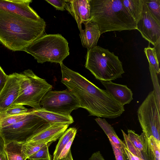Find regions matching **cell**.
<instances>
[{"label":"cell","mask_w":160,"mask_h":160,"mask_svg":"<svg viewBox=\"0 0 160 160\" xmlns=\"http://www.w3.org/2000/svg\"><path fill=\"white\" fill-rule=\"evenodd\" d=\"M61 82L78 100L80 108L86 109L89 116L114 118L124 111V106L106 90L101 89L78 72L60 64Z\"/></svg>","instance_id":"1"},{"label":"cell","mask_w":160,"mask_h":160,"mask_svg":"<svg viewBox=\"0 0 160 160\" xmlns=\"http://www.w3.org/2000/svg\"><path fill=\"white\" fill-rule=\"evenodd\" d=\"M45 22L0 10V42L13 51L24 48L43 35Z\"/></svg>","instance_id":"2"},{"label":"cell","mask_w":160,"mask_h":160,"mask_svg":"<svg viewBox=\"0 0 160 160\" xmlns=\"http://www.w3.org/2000/svg\"><path fill=\"white\" fill-rule=\"evenodd\" d=\"M90 20L98 25L101 35L108 32L136 29L137 23L122 0H90Z\"/></svg>","instance_id":"3"},{"label":"cell","mask_w":160,"mask_h":160,"mask_svg":"<svg viewBox=\"0 0 160 160\" xmlns=\"http://www.w3.org/2000/svg\"><path fill=\"white\" fill-rule=\"evenodd\" d=\"M85 66L96 79L102 82L122 78L124 72L118 57L108 49L97 45L88 50Z\"/></svg>","instance_id":"4"},{"label":"cell","mask_w":160,"mask_h":160,"mask_svg":"<svg viewBox=\"0 0 160 160\" xmlns=\"http://www.w3.org/2000/svg\"><path fill=\"white\" fill-rule=\"evenodd\" d=\"M67 40L61 34L43 35L23 49L39 63H62L69 54Z\"/></svg>","instance_id":"5"},{"label":"cell","mask_w":160,"mask_h":160,"mask_svg":"<svg viewBox=\"0 0 160 160\" xmlns=\"http://www.w3.org/2000/svg\"><path fill=\"white\" fill-rule=\"evenodd\" d=\"M22 73L25 78L21 84L18 96L12 105H28L34 109L41 108V101L45 94L52 90V85L32 70H25Z\"/></svg>","instance_id":"6"},{"label":"cell","mask_w":160,"mask_h":160,"mask_svg":"<svg viewBox=\"0 0 160 160\" xmlns=\"http://www.w3.org/2000/svg\"><path fill=\"white\" fill-rule=\"evenodd\" d=\"M47 122L29 110L21 121L9 126L0 128V135L5 144L12 141L25 142Z\"/></svg>","instance_id":"7"},{"label":"cell","mask_w":160,"mask_h":160,"mask_svg":"<svg viewBox=\"0 0 160 160\" xmlns=\"http://www.w3.org/2000/svg\"><path fill=\"white\" fill-rule=\"evenodd\" d=\"M160 108L153 91L150 92L138 110V120L148 138L153 136L160 141Z\"/></svg>","instance_id":"8"},{"label":"cell","mask_w":160,"mask_h":160,"mask_svg":"<svg viewBox=\"0 0 160 160\" xmlns=\"http://www.w3.org/2000/svg\"><path fill=\"white\" fill-rule=\"evenodd\" d=\"M40 106L47 110L65 115H70L73 110L80 108L78 100L67 88L49 91L42 99Z\"/></svg>","instance_id":"9"},{"label":"cell","mask_w":160,"mask_h":160,"mask_svg":"<svg viewBox=\"0 0 160 160\" xmlns=\"http://www.w3.org/2000/svg\"><path fill=\"white\" fill-rule=\"evenodd\" d=\"M142 37L153 46L160 40V22L152 16L144 0L141 18L137 23V29Z\"/></svg>","instance_id":"10"},{"label":"cell","mask_w":160,"mask_h":160,"mask_svg":"<svg viewBox=\"0 0 160 160\" xmlns=\"http://www.w3.org/2000/svg\"><path fill=\"white\" fill-rule=\"evenodd\" d=\"M25 78L22 73L8 75L6 82L0 92V113L5 112L17 98L20 85Z\"/></svg>","instance_id":"11"},{"label":"cell","mask_w":160,"mask_h":160,"mask_svg":"<svg viewBox=\"0 0 160 160\" xmlns=\"http://www.w3.org/2000/svg\"><path fill=\"white\" fill-rule=\"evenodd\" d=\"M32 2V0H0V10L36 21H44L30 6Z\"/></svg>","instance_id":"12"},{"label":"cell","mask_w":160,"mask_h":160,"mask_svg":"<svg viewBox=\"0 0 160 160\" xmlns=\"http://www.w3.org/2000/svg\"><path fill=\"white\" fill-rule=\"evenodd\" d=\"M69 125L47 122L25 142L47 143L59 139Z\"/></svg>","instance_id":"13"},{"label":"cell","mask_w":160,"mask_h":160,"mask_svg":"<svg viewBox=\"0 0 160 160\" xmlns=\"http://www.w3.org/2000/svg\"><path fill=\"white\" fill-rule=\"evenodd\" d=\"M90 0H66L64 8L73 17L80 31L82 23L90 19Z\"/></svg>","instance_id":"14"},{"label":"cell","mask_w":160,"mask_h":160,"mask_svg":"<svg viewBox=\"0 0 160 160\" xmlns=\"http://www.w3.org/2000/svg\"><path fill=\"white\" fill-rule=\"evenodd\" d=\"M106 91L116 101L124 106L133 100V93L126 85L117 84L111 81H101Z\"/></svg>","instance_id":"15"},{"label":"cell","mask_w":160,"mask_h":160,"mask_svg":"<svg viewBox=\"0 0 160 160\" xmlns=\"http://www.w3.org/2000/svg\"><path fill=\"white\" fill-rule=\"evenodd\" d=\"M85 28L80 31V37L82 46L89 50L97 46L100 36V32L97 24L89 20L84 23Z\"/></svg>","instance_id":"16"},{"label":"cell","mask_w":160,"mask_h":160,"mask_svg":"<svg viewBox=\"0 0 160 160\" xmlns=\"http://www.w3.org/2000/svg\"><path fill=\"white\" fill-rule=\"evenodd\" d=\"M128 138L135 147L139 151L143 160H153L148 138L142 132L139 135L135 131L128 130Z\"/></svg>","instance_id":"17"},{"label":"cell","mask_w":160,"mask_h":160,"mask_svg":"<svg viewBox=\"0 0 160 160\" xmlns=\"http://www.w3.org/2000/svg\"><path fill=\"white\" fill-rule=\"evenodd\" d=\"M32 112L49 123H58L69 125L74 122L70 115H65L47 110L42 108L31 109Z\"/></svg>","instance_id":"18"},{"label":"cell","mask_w":160,"mask_h":160,"mask_svg":"<svg viewBox=\"0 0 160 160\" xmlns=\"http://www.w3.org/2000/svg\"><path fill=\"white\" fill-rule=\"evenodd\" d=\"M95 120L103 130L108 138L110 142L119 150L122 151L126 148L123 141L118 136L113 128L105 119L97 118Z\"/></svg>","instance_id":"19"},{"label":"cell","mask_w":160,"mask_h":160,"mask_svg":"<svg viewBox=\"0 0 160 160\" xmlns=\"http://www.w3.org/2000/svg\"><path fill=\"white\" fill-rule=\"evenodd\" d=\"M23 143L12 141L5 144L8 160H26L28 159L22 149Z\"/></svg>","instance_id":"20"},{"label":"cell","mask_w":160,"mask_h":160,"mask_svg":"<svg viewBox=\"0 0 160 160\" xmlns=\"http://www.w3.org/2000/svg\"><path fill=\"white\" fill-rule=\"evenodd\" d=\"M126 9L136 23L141 16L144 0H122Z\"/></svg>","instance_id":"21"},{"label":"cell","mask_w":160,"mask_h":160,"mask_svg":"<svg viewBox=\"0 0 160 160\" xmlns=\"http://www.w3.org/2000/svg\"><path fill=\"white\" fill-rule=\"evenodd\" d=\"M77 129L75 128H70L67 129L59 138L53 152V160H59V158L62 149L69 141L75 137Z\"/></svg>","instance_id":"22"},{"label":"cell","mask_w":160,"mask_h":160,"mask_svg":"<svg viewBox=\"0 0 160 160\" xmlns=\"http://www.w3.org/2000/svg\"><path fill=\"white\" fill-rule=\"evenodd\" d=\"M144 52L150 64L154 69L157 74L160 73L159 62L154 48H151L149 45L144 49Z\"/></svg>","instance_id":"23"},{"label":"cell","mask_w":160,"mask_h":160,"mask_svg":"<svg viewBox=\"0 0 160 160\" xmlns=\"http://www.w3.org/2000/svg\"><path fill=\"white\" fill-rule=\"evenodd\" d=\"M46 143L25 142L22 145V150L28 158L36 153Z\"/></svg>","instance_id":"24"},{"label":"cell","mask_w":160,"mask_h":160,"mask_svg":"<svg viewBox=\"0 0 160 160\" xmlns=\"http://www.w3.org/2000/svg\"><path fill=\"white\" fill-rule=\"evenodd\" d=\"M153 160H160V141L157 140L153 136L148 138Z\"/></svg>","instance_id":"25"},{"label":"cell","mask_w":160,"mask_h":160,"mask_svg":"<svg viewBox=\"0 0 160 160\" xmlns=\"http://www.w3.org/2000/svg\"><path fill=\"white\" fill-rule=\"evenodd\" d=\"M152 16L160 22V0H144Z\"/></svg>","instance_id":"26"},{"label":"cell","mask_w":160,"mask_h":160,"mask_svg":"<svg viewBox=\"0 0 160 160\" xmlns=\"http://www.w3.org/2000/svg\"><path fill=\"white\" fill-rule=\"evenodd\" d=\"M28 112L24 114L4 117L0 121V128L12 125L21 121L25 117Z\"/></svg>","instance_id":"27"},{"label":"cell","mask_w":160,"mask_h":160,"mask_svg":"<svg viewBox=\"0 0 160 160\" xmlns=\"http://www.w3.org/2000/svg\"><path fill=\"white\" fill-rule=\"evenodd\" d=\"M149 69L151 77L154 86L153 91L156 95L157 103L159 108L160 107V87L158 82L157 74L154 69L149 64Z\"/></svg>","instance_id":"28"},{"label":"cell","mask_w":160,"mask_h":160,"mask_svg":"<svg viewBox=\"0 0 160 160\" xmlns=\"http://www.w3.org/2000/svg\"><path fill=\"white\" fill-rule=\"evenodd\" d=\"M51 143H46L37 152L29 157L28 158V160L47 159L51 156L48 148Z\"/></svg>","instance_id":"29"},{"label":"cell","mask_w":160,"mask_h":160,"mask_svg":"<svg viewBox=\"0 0 160 160\" xmlns=\"http://www.w3.org/2000/svg\"><path fill=\"white\" fill-rule=\"evenodd\" d=\"M29 110L24 107L23 105H12L3 113L4 117H5L26 113Z\"/></svg>","instance_id":"30"},{"label":"cell","mask_w":160,"mask_h":160,"mask_svg":"<svg viewBox=\"0 0 160 160\" xmlns=\"http://www.w3.org/2000/svg\"><path fill=\"white\" fill-rule=\"evenodd\" d=\"M121 131L124 138V140L123 142L126 148L133 155L142 159V157L141 153L131 142L127 135L122 130H121Z\"/></svg>","instance_id":"31"},{"label":"cell","mask_w":160,"mask_h":160,"mask_svg":"<svg viewBox=\"0 0 160 160\" xmlns=\"http://www.w3.org/2000/svg\"><path fill=\"white\" fill-rule=\"evenodd\" d=\"M45 1L53 6L57 10L62 11L65 10L64 6L66 0H45Z\"/></svg>","instance_id":"32"},{"label":"cell","mask_w":160,"mask_h":160,"mask_svg":"<svg viewBox=\"0 0 160 160\" xmlns=\"http://www.w3.org/2000/svg\"><path fill=\"white\" fill-rule=\"evenodd\" d=\"M75 137L72 138L62 149L59 158V160L65 158L68 155L71 150V147Z\"/></svg>","instance_id":"33"},{"label":"cell","mask_w":160,"mask_h":160,"mask_svg":"<svg viewBox=\"0 0 160 160\" xmlns=\"http://www.w3.org/2000/svg\"><path fill=\"white\" fill-rule=\"evenodd\" d=\"M5 144L3 138L0 135V160H8L5 149Z\"/></svg>","instance_id":"34"},{"label":"cell","mask_w":160,"mask_h":160,"mask_svg":"<svg viewBox=\"0 0 160 160\" xmlns=\"http://www.w3.org/2000/svg\"><path fill=\"white\" fill-rule=\"evenodd\" d=\"M8 75L0 66V92L3 88L7 79Z\"/></svg>","instance_id":"35"},{"label":"cell","mask_w":160,"mask_h":160,"mask_svg":"<svg viewBox=\"0 0 160 160\" xmlns=\"http://www.w3.org/2000/svg\"><path fill=\"white\" fill-rule=\"evenodd\" d=\"M110 143L113 150L116 160H124L123 151L124 150V148L122 151H121L116 148L112 143L110 142Z\"/></svg>","instance_id":"36"},{"label":"cell","mask_w":160,"mask_h":160,"mask_svg":"<svg viewBox=\"0 0 160 160\" xmlns=\"http://www.w3.org/2000/svg\"><path fill=\"white\" fill-rule=\"evenodd\" d=\"M89 160H105L103 156L98 151L93 153Z\"/></svg>","instance_id":"37"},{"label":"cell","mask_w":160,"mask_h":160,"mask_svg":"<svg viewBox=\"0 0 160 160\" xmlns=\"http://www.w3.org/2000/svg\"><path fill=\"white\" fill-rule=\"evenodd\" d=\"M124 150L130 160H143L133 155L126 148H124Z\"/></svg>","instance_id":"38"},{"label":"cell","mask_w":160,"mask_h":160,"mask_svg":"<svg viewBox=\"0 0 160 160\" xmlns=\"http://www.w3.org/2000/svg\"><path fill=\"white\" fill-rule=\"evenodd\" d=\"M160 40H159L155 45L154 47L155 50L157 58L159 62H160Z\"/></svg>","instance_id":"39"},{"label":"cell","mask_w":160,"mask_h":160,"mask_svg":"<svg viewBox=\"0 0 160 160\" xmlns=\"http://www.w3.org/2000/svg\"><path fill=\"white\" fill-rule=\"evenodd\" d=\"M61 160H73L71 153V150H70L69 152L68 155L64 158Z\"/></svg>","instance_id":"40"},{"label":"cell","mask_w":160,"mask_h":160,"mask_svg":"<svg viewBox=\"0 0 160 160\" xmlns=\"http://www.w3.org/2000/svg\"><path fill=\"white\" fill-rule=\"evenodd\" d=\"M123 154L124 155V160H130L128 156L126 153L124 149L123 151Z\"/></svg>","instance_id":"41"},{"label":"cell","mask_w":160,"mask_h":160,"mask_svg":"<svg viewBox=\"0 0 160 160\" xmlns=\"http://www.w3.org/2000/svg\"><path fill=\"white\" fill-rule=\"evenodd\" d=\"M4 117V113H0V121Z\"/></svg>","instance_id":"42"},{"label":"cell","mask_w":160,"mask_h":160,"mask_svg":"<svg viewBox=\"0 0 160 160\" xmlns=\"http://www.w3.org/2000/svg\"><path fill=\"white\" fill-rule=\"evenodd\" d=\"M52 160L51 156H50V157H49L47 159H37V160Z\"/></svg>","instance_id":"43"}]
</instances>
